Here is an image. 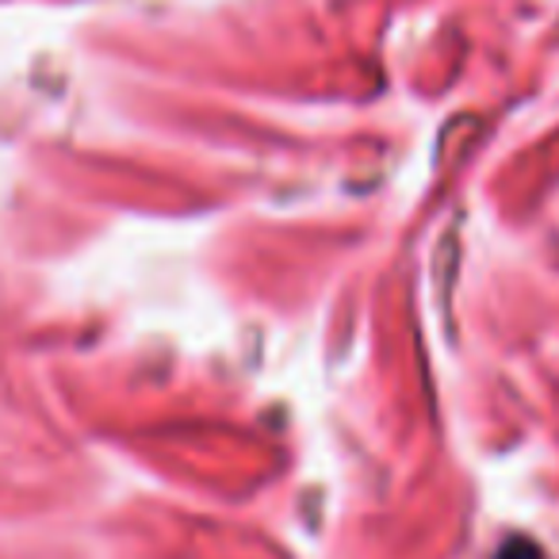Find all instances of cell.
I'll return each instance as SVG.
<instances>
[{
	"instance_id": "1",
	"label": "cell",
	"mask_w": 559,
	"mask_h": 559,
	"mask_svg": "<svg viewBox=\"0 0 559 559\" xmlns=\"http://www.w3.org/2000/svg\"><path fill=\"white\" fill-rule=\"evenodd\" d=\"M495 559H544V551H540V544L525 540V536H510V540L498 548Z\"/></svg>"
}]
</instances>
